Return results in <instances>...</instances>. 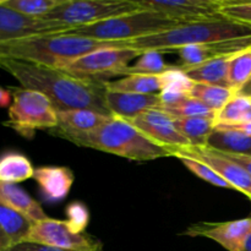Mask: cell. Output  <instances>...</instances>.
Segmentation results:
<instances>
[{"mask_svg": "<svg viewBox=\"0 0 251 251\" xmlns=\"http://www.w3.org/2000/svg\"><path fill=\"white\" fill-rule=\"evenodd\" d=\"M5 249H6V248H5L4 244H2V243L0 242V251H4Z\"/></svg>", "mask_w": 251, "mask_h": 251, "instance_id": "obj_41", "label": "cell"}, {"mask_svg": "<svg viewBox=\"0 0 251 251\" xmlns=\"http://www.w3.org/2000/svg\"><path fill=\"white\" fill-rule=\"evenodd\" d=\"M139 6L159 12L176 21L190 22L220 19V0H139Z\"/></svg>", "mask_w": 251, "mask_h": 251, "instance_id": "obj_11", "label": "cell"}, {"mask_svg": "<svg viewBox=\"0 0 251 251\" xmlns=\"http://www.w3.org/2000/svg\"><path fill=\"white\" fill-rule=\"evenodd\" d=\"M112 47L123 48V42H98L63 33L37 34L0 43V59L65 69L91 51Z\"/></svg>", "mask_w": 251, "mask_h": 251, "instance_id": "obj_2", "label": "cell"}, {"mask_svg": "<svg viewBox=\"0 0 251 251\" xmlns=\"http://www.w3.org/2000/svg\"><path fill=\"white\" fill-rule=\"evenodd\" d=\"M249 37H251V26L222 16L220 19L207 20V21L184 24L168 31L123 42V48L134 49L140 54L146 51L164 53V51H176L178 49L188 46L249 38Z\"/></svg>", "mask_w": 251, "mask_h": 251, "instance_id": "obj_4", "label": "cell"}, {"mask_svg": "<svg viewBox=\"0 0 251 251\" xmlns=\"http://www.w3.org/2000/svg\"><path fill=\"white\" fill-rule=\"evenodd\" d=\"M34 168L28 157L17 151L0 154V181L17 184L33 178Z\"/></svg>", "mask_w": 251, "mask_h": 251, "instance_id": "obj_24", "label": "cell"}, {"mask_svg": "<svg viewBox=\"0 0 251 251\" xmlns=\"http://www.w3.org/2000/svg\"><path fill=\"white\" fill-rule=\"evenodd\" d=\"M251 233V217L228 222H202L191 225L184 234L203 237L218 243L228 251H243Z\"/></svg>", "mask_w": 251, "mask_h": 251, "instance_id": "obj_13", "label": "cell"}, {"mask_svg": "<svg viewBox=\"0 0 251 251\" xmlns=\"http://www.w3.org/2000/svg\"><path fill=\"white\" fill-rule=\"evenodd\" d=\"M243 251H251V233H250L249 237H248L247 242H245L244 248H243Z\"/></svg>", "mask_w": 251, "mask_h": 251, "instance_id": "obj_40", "label": "cell"}, {"mask_svg": "<svg viewBox=\"0 0 251 251\" xmlns=\"http://www.w3.org/2000/svg\"><path fill=\"white\" fill-rule=\"evenodd\" d=\"M66 216H68L66 222L74 233L76 234L85 233L88 222H90V212L85 203L80 202V201L71 202L66 207Z\"/></svg>", "mask_w": 251, "mask_h": 251, "instance_id": "obj_35", "label": "cell"}, {"mask_svg": "<svg viewBox=\"0 0 251 251\" xmlns=\"http://www.w3.org/2000/svg\"><path fill=\"white\" fill-rule=\"evenodd\" d=\"M107 90L115 92L140 93L151 95L161 92V77L159 75H129L114 81H104Z\"/></svg>", "mask_w": 251, "mask_h": 251, "instance_id": "obj_27", "label": "cell"}, {"mask_svg": "<svg viewBox=\"0 0 251 251\" xmlns=\"http://www.w3.org/2000/svg\"><path fill=\"white\" fill-rule=\"evenodd\" d=\"M105 103L114 117L131 120L140 113L149 109L162 107V100L159 93L151 95H140V93L115 92L107 90L105 92Z\"/></svg>", "mask_w": 251, "mask_h": 251, "instance_id": "obj_16", "label": "cell"}, {"mask_svg": "<svg viewBox=\"0 0 251 251\" xmlns=\"http://www.w3.org/2000/svg\"><path fill=\"white\" fill-rule=\"evenodd\" d=\"M12 102L9 119L2 124L21 136L32 137L36 130H51L58 126V115L51 100L43 93L24 87H9Z\"/></svg>", "mask_w": 251, "mask_h": 251, "instance_id": "obj_6", "label": "cell"}, {"mask_svg": "<svg viewBox=\"0 0 251 251\" xmlns=\"http://www.w3.org/2000/svg\"><path fill=\"white\" fill-rule=\"evenodd\" d=\"M251 80V48L230 58L228 81L229 87L239 93Z\"/></svg>", "mask_w": 251, "mask_h": 251, "instance_id": "obj_29", "label": "cell"}, {"mask_svg": "<svg viewBox=\"0 0 251 251\" xmlns=\"http://www.w3.org/2000/svg\"><path fill=\"white\" fill-rule=\"evenodd\" d=\"M140 9L136 0H63L59 6L41 19L58 25L65 32Z\"/></svg>", "mask_w": 251, "mask_h": 251, "instance_id": "obj_7", "label": "cell"}, {"mask_svg": "<svg viewBox=\"0 0 251 251\" xmlns=\"http://www.w3.org/2000/svg\"><path fill=\"white\" fill-rule=\"evenodd\" d=\"M171 157H188L198 159L210 166L218 176H222L233 190L244 194L251 200V176L235 162L228 158L221 152L210 149L207 146H189L169 150Z\"/></svg>", "mask_w": 251, "mask_h": 251, "instance_id": "obj_10", "label": "cell"}, {"mask_svg": "<svg viewBox=\"0 0 251 251\" xmlns=\"http://www.w3.org/2000/svg\"><path fill=\"white\" fill-rule=\"evenodd\" d=\"M163 112L171 115L173 119H185L195 117H216L210 108L206 107L200 100L193 97H185L172 104H163L161 107Z\"/></svg>", "mask_w": 251, "mask_h": 251, "instance_id": "obj_30", "label": "cell"}, {"mask_svg": "<svg viewBox=\"0 0 251 251\" xmlns=\"http://www.w3.org/2000/svg\"><path fill=\"white\" fill-rule=\"evenodd\" d=\"M181 25H184V22L172 20L159 12L140 9L97 24L68 29L61 33L98 42H127L168 31Z\"/></svg>", "mask_w": 251, "mask_h": 251, "instance_id": "obj_5", "label": "cell"}, {"mask_svg": "<svg viewBox=\"0 0 251 251\" xmlns=\"http://www.w3.org/2000/svg\"><path fill=\"white\" fill-rule=\"evenodd\" d=\"M216 117H195L174 119L176 130L191 146H206L210 135L216 129Z\"/></svg>", "mask_w": 251, "mask_h": 251, "instance_id": "obj_26", "label": "cell"}, {"mask_svg": "<svg viewBox=\"0 0 251 251\" xmlns=\"http://www.w3.org/2000/svg\"><path fill=\"white\" fill-rule=\"evenodd\" d=\"M60 26L43 19L22 15L5 6L0 0V43L47 33H61Z\"/></svg>", "mask_w": 251, "mask_h": 251, "instance_id": "obj_14", "label": "cell"}, {"mask_svg": "<svg viewBox=\"0 0 251 251\" xmlns=\"http://www.w3.org/2000/svg\"><path fill=\"white\" fill-rule=\"evenodd\" d=\"M51 135L86 149L107 152L131 161H153L171 157L167 149L154 144L126 119L113 115L104 125L88 132L49 130Z\"/></svg>", "mask_w": 251, "mask_h": 251, "instance_id": "obj_3", "label": "cell"}, {"mask_svg": "<svg viewBox=\"0 0 251 251\" xmlns=\"http://www.w3.org/2000/svg\"><path fill=\"white\" fill-rule=\"evenodd\" d=\"M206 146L226 154L251 157V135L237 130L216 127L208 137Z\"/></svg>", "mask_w": 251, "mask_h": 251, "instance_id": "obj_21", "label": "cell"}, {"mask_svg": "<svg viewBox=\"0 0 251 251\" xmlns=\"http://www.w3.org/2000/svg\"><path fill=\"white\" fill-rule=\"evenodd\" d=\"M4 251H71V250L59 249V248L49 247V245H44V244H38V243L21 242L6 248Z\"/></svg>", "mask_w": 251, "mask_h": 251, "instance_id": "obj_36", "label": "cell"}, {"mask_svg": "<svg viewBox=\"0 0 251 251\" xmlns=\"http://www.w3.org/2000/svg\"><path fill=\"white\" fill-rule=\"evenodd\" d=\"M220 14L233 21L251 26V1L220 0Z\"/></svg>", "mask_w": 251, "mask_h": 251, "instance_id": "obj_34", "label": "cell"}, {"mask_svg": "<svg viewBox=\"0 0 251 251\" xmlns=\"http://www.w3.org/2000/svg\"><path fill=\"white\" fill-rule=\"evenodd\" d=\"M140 55L139 51L129 48H102L76 59L64 70L80 77L105 81V77L124 75L130 61Z\"/></svg>", "mask_w": 251, "mask_h": 251, "instance_id": "obj_8", "label": "cell"}, {"mask_svg": "<svg viewBox=\"0 0 251 251\" xmlns=\"http://www.w3.org/2000/svg\"><path fill=\"white\" fill-rule=\"evenodd\" d=\"M32 225L21 213L0 202V242L5 248L24 242Z\"/></svg>", "mask_w": 251, "mask_h": 251, "instance_id": "obj_20", "label": "cell"}, {"mask_svg": "<svg viewBox=\"0 0 251 251\" xmlns=\"http://www.w3.org/2000/svg\"><path fill=\"white\" fill-rule=\"evenodd\" d=\"M237 95L234 90L223 86L207 85V83H194L191 88L190 97L200 100L201 103L210 108L213 113L217 114L234 96Z\"/></svg>", "mask_w": 251, "mask_h": 251, "instance_id": "obj_28", "label": "cell"}, {"mask_svg": "<svg viewBox=\"0 0 251 251\" xmlns=\"http://www.w3.org/2000/svg\"><path fill=\"white\" fill-rule=\"evenodd\" d=\"M232 56L213 59L198 66L183 69V70L194 83H207V85L229 87L228 71H229V61Z\"/></svg>", "mask_w": 251, "mask_h": 251, "instance_id": "obj_22", "label": "cell"}, {"mask_svg": "<svg viewBox=\"0 0 251 251\" xmlns=\"http://www.w3.org/2000/svg\"><path fill=\"white\" fill-rule=\"evenodd\" d=\"M174 65H169L163 60V56L158 51H146L140 55L139 60L125 70L124 75H162L171 70Z\"/></svg>", "mask_w": 251, "mask_h": 251, "instance_id": "obj_31", "label": "cell"}, {"mask_svg": "<svg viewBox=\"0 0 251 251\" xmlns=\"http://www.w3.org/2000/svg\"><path fill=\"white\" fill-rule=\"evenodd\" d=\"M12 95L11 91L6 90L2 86H0V108H7L11 105Z\"/></svg>", "mask_w": 251, "mask_h": 251, "instance_id": "obj_38", "label": "cell"}, {"mask_svg": "<svg viewBox=\"0 0 251 251\" xmlns=\"http://www.w3.org/2000/svg\"><path fill=\"white\" fill-rule=\"evenodd\" d=\"M0 69L21 87L46 95L56 110L90 109L113 117L105 103L104 81L75 76L64 69L0 59Z\"/></svg>", "mask_w": 251, "mask_h": 251, "instance_id": "obj_1", "label": "cell"}, {"mask_svg": "<svg viewBox=\"0 0 251 251\" xmlns=\"http://www.w3.org/2000/svg\"><path fill=\"white\" fill-rule=\"evenodd\" d=\"M59 131L88 132L104 125L112 117L90 109L56 110Z\"/></svg>", "mask_w": 251, "mask_h": 251, "instance_id": "obj_19", "label": "cell"}, {"mask_svg": "<svg viewBox=\"0 0 251 251\" xmlns=\"http://www.w3.org/2000/svg\"><path fill=\"white\" fill-rule=\"evenodd\" d=\"M251 48V37L249 38L229 39V41L213 42L207 44L188 46L176 50L181 60V69L193 68L206 61L222 56H232Z\"/></svg>", "mask_w": 251, "mask_h": 251, "instance_id": "obj_15", "label": "cell"}, {"mask_svg": "<svg viewBox=\"0 0 251 251\" xmlns=\"http://www.w3.org/2000/svg\"><path fill=\"white\" fill-rule=\"evenodd\" d=\"M222 153V152H221ZM225 156H227L228 158L232 159L233 162L238 164V166L242 167L245 172L251 176V157L250 156H240V154H226L223 153Z\"/></svg>", "mask_w": 251, "mask_h": 251, "instance_id": "obj_37", "label": "cell"}, {"mask_svg": "<svg viewBox=\"0 0 251 251\" xmlns=\"http://www.w3.org/2000/svg\"><path fill=\"white\" fill-rule=\"evenodd\" d=\"M33 179L41 188L46 200L56 202L69 195L75 176L68 167L44 166L34 169Z\"/></svg>", "mask_w": 251, "mask_h": 251, "instance_id": "obj_17", "label": "cell"}, {"mask_svg": "<svg viewBox=\"0 0 251 251\" xmlns=\"http://www.w3.org/2000/svg\"><path fill=\"white\" fill-rule=\"evenodd\" d=\"M159 77H161L159 97H161L162 105L172 104L190 96L194 82L180 66L174 65V68L159 75Z\"/></svg>", "mask_w": 251, "mask_h": 251, "instance_id": "obj_23", "label": "cell"}, {"mask_svg": "<svg viewBox=\"0 0 251 251\" xmlns=\"http://www.w3.org/2000/svg\"><path fill=\"white\" fill-rule=\"evenodd\" d=\"M127 122L131 123L147 139L168 151L190 145L188 140L176 130L173 118L163 112L161 108L140 113Z\"/></svg>", "mask_w": 251, "mask_h": 251, "instance_id": "obj_12", "label": "cell"}, {"mask_svg": "<svg viewBox=\"0 0 251 251\" xmlns=\"http://www.w3.org/2000/svg\"><path fill=\"white\" fill-rule=\"evenodd\" d=\"M239 93H242V95L249 96V97H251V80L247 83V85L244 86V88H243V90L240 91Z\"/></svg>", "mask_w": 251, "mask_h": 251, "instance_id": "obj_39", "label": "cell"}, {"mask_svg": "<svg viewBox=\"0 0 251 251\" xmlns=\"http://www.w3.org/2000/svg\"><path fill=\"white\" fill-rule=\"evenodd\" d=\"M215 122L216 127H223V129L239 126L251 122V97L237 93L216 114Z\"/></svg>", "mask_w": 251, "mask_h": 251, "instance_id": "obj_25", "label": "cell"}, {"mask_svg": "<svg viewBox=\"0 0 251 251\" xmlns=\"http://www.w3.org/2000/svg\"><path fill=\"white\" fill-rule=\"evenodd\" d=\"M0 202L21 213L32 223L39 222L48 217L42 206L17 184L0 181Z\"/></svg>", "mask_w": 251, "mask_h": 251, "instance_id": "obj_18", "label": "cell"}, {"mask_svg": "<svg viewBox=\"0 0 251 251\" xmlns=\"http://www.w3.org/2000/svg\"><path fill=\"white\" fill-rule=\"evenodd\" d=\"M24 242L38 243L71 251H102V244L91 235L76 234L66 221L47 217L32 225Z\"/></svg>", "mask_w": 251, "mask_h": 251, "instance_id": "obj_9", "label": "cell"}, {"mask_svg": "<svg viewBox=\"0 0 251 251\" xmlns=\"http://www.w3.org/2000/svg\"><path fill=\"white\" fill-rule=\"evenodd\" d=\"M179 161L189 169L193 174H195L198 178L202 179L206 183L212 184L213 186L223 189H232V186L225 180L221 176H218L210 166H207L203 162L198 161L194 158H188V157H179Z\"/></svg>", "mask_w": 251, "mask_h": 251, "instance_id": "obj_33", "label": "cell"}, {"mask_svg": "<svg viewBox=\"0 0 251 251\" xmlns=\"http://www.w3.org/2000/svg\"><path fill=\"white\" fill-rule=\"evenodd\" d=\"M1 2L20 14L41 19L59 6L63 0H1Z\"/></svg>", "mask_w": 251, "mask_h": 251, "instance_id": "obj_32", "label": "cell"}]
</instances>
